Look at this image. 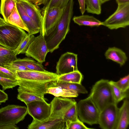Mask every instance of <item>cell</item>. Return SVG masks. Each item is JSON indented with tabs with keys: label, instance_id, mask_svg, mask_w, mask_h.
<instances>
[{
	"label": "cell",
	"instance_id": "cell-6",
	"mask_svg": "<svg viewBox=\"0 0 129 129\" xmlns=\"http://www.w3.org/2000/svg\"><path fill=\"white\" fill-rule=\"evenodd\" d=\"M129 25V3L118 4L115 12L104 21L102 25L110 29L125 28Z\"/></svg>",
	"mask_w": 129,
	"mask_h": 129
},
{
	"label": "cell",
	"instance_id": "cell-20",
	"mask_svg": "<svg viewBox=\"0 0 129 129\" xmlns=\"http://www.w3.org/2000/svg\"><path fill=\"white\" fill-rule=\"evenodd\" d=\"M58 87L69 90L75 91L79 93L86 94L87 91L81 83H74L56 81L52 82L49 87Z\"/></svg>",
	"mask_w": 129,
	"mask_h": 129
},
{
	"label": "cell",
	"instance_id": "cell-9",
	"mask_svg": "<svg viewBox=\"0 0 129 129\" xmlns=\"http://www.w3.org/2000/svg\"><path fill=\"white\" fill-rule=\"evenodd\" d=\"M119 108L115 103L111 104L100 112L98 124L103 129H116Z\"/></svg>",
	"mask_w": 129,
	"mask_h": 129
},
{
	"label": "cell",
	"instance_id": "cell-18",
	"mask_svg": "<svg viewBox=\"0 0 129 129\" xmlns=\"http://www.w3.org/2000/svg\"><path fill=\"white\" fill-rule=\"evenodd\" d=\"M16 6L22 19L28 30V34L34 35L39 32V28L28 16L20 3L17 1L16 2Z\"/></svg>",
	"mask_w": 129,
	"mask_h": 129
},
{
	"label": "cell",
	"instance_id": "cell-36",
	"mask_svg": "<svg viewBox=\"0 0 129 129\" xmlns=\"http://www.w3.org/2000/svg\"><path fill=\"white\" fill-rule=\"evenodd\" d=\"M0 77L14 80L19 79L15 73L4 67L0 66Z\"/></svg>",
	"mask_w": 129,
	"mask_h": 129
},
{
	"label": "cell",
	"instance_id": "cell-3",
	"mask_svg": "<svg viewBox=\"0 0 129 129\" xmlns=\"http://www.w3.org/2000/svg\"><path fill=\"white\" fill-rule=\"evenodd\" d=\"M24 30L8 23L0 26V45L13 50L27 35Z\"/></svg>",
	"mask_w": 129,
	"mask_h": 129
},
{
	"label": "cell",
	"instance_id": "cell-12",
	"mask_svg": "<svg viewBox=\"0 0 129 129\" xmlns=\"http://www.w3.org/2000/svg\"><path fill=\"white\" fill-rule=\"evenodd\" d=\"M56 69L58 76L78 70L77 54L69 52L62 54L57 62Z\"/></svg>",
	"mask_w": 129,
	"mask_h": 129
},
{
	"label": "cell",
	"instance_id": "cell-15",
	"mask_svg": "<svg viewBox=\"0 0 129 129\" xmlns=\"http://www.w3.org/2000/svg\"><path fill=\"white\" fill-rule=\"evenodd\" d=\"M26 12L40 29V33H42V29L43 17L42 13L38 6L27 0H17Z\"/></svg>",
	"mask_w": 129,
	"mask_h": 129
},
{
	"label": "cell",
	"instance_id": "cell-11",
	"mask_svg": "<svg viewBox=\"0 0 129 129\" xmlns=\"http://www.w3.org/2000/svg\"><path fill=\"white\" fill-rule=\"evenodd\" d=\"M26 105L28 113L33 119L42 121L49 118L50 114L51 105L46 101H35Z\"/></svg>",
	"mask_w": 129,
	"mask_h": 129
},
{
	"label": "cell",
	"instance_id": "cell-32",
	"mask_svg": "<svg viewBox=\"0 0 129 129\" xmlns=\"http://www.w3.org/2000/svg\"><path fill=\"white\" fill-rule=\"evenodd\" d=\"M70 0H49L47 3L42 9V12L53 8H58L63 9Z\"/></svg>",
	"mask_w": 129,
	"mask_h": 129
},
{
	"label": "cell",
	"instance_id": "cell-22",
	"mask_svg": "<svg viewBox=\"0 0 129 129\" xmlns=\"http://www.w3.org/2000/svg\"><path fill=\"white\" fill-rule=\"evenodd\" d=\"M13 62L22 65L30 70L46 71L42 63L31 58L25 57L17 58Z\"/></svg>",
	"mask_w": 129,
	"mask_h": 129
},
{
	"label": "cell",
	"instance_id": "cell-37",
	"mask_svg": "<svg viewBox=\"0 0 129 129\" xmlns=\"http://www.w3.org/2000/svg\"><path fill=\"white\" fill-rule=\"evenodd\" d=\"M4 67L14 73L16 71L30 70L22 65L12 62L6 64Z\"/></svg>",
	"mask_w": 129,
	"mask_h": 129
},
{
	"label": "cell",
	"instance_id": "cell-39",
	"mask_svg": "<svg viewBox=\"0 0 129 129\" xmlns=\"http://www.w3.org/2000/svg\"><path fill=\"white\" fill-rule=\"evenodd\" d=\"M7 94L3 90L0 89V104L5 102L8 100Z\"/></svg>",
	"mask_w": 129,
	"mask_h": 129
},
{
	"label": "cell",
	"instance_id": "cell-23",
	"mask_svg": "<svg viewBox=\"0 0 129 129\" xmlns=\"http://www.w3.org/2000/svg\"><path fill=\"white\" fill-rule=\"evenodd\" d=\"M46 93L51 94L55 97L63 98H75L78 95V93L75 91L54 86L49 87Z\"/></svg>",
	"mask_w": 129,
	"mask_h": 129
},
{
	"label": "cell",
	"instance_id": "cell-41",
	"mask_svg": "<svg viewBox=\"0 0 129 129\" xmlns=\"http://www.w3.org/2000/svg\"><path fill=\"white\" fill-rule=\"evenodd\" d=\"M78 1L80 12L81 14L83 15L86 10L85 0H78Z\"/></svg>",
	"mask_w": 129,
	"mask_h": 129
},
{
	"label": "cell",
	"instance_id": "cell-17",
	"mask_svg": "<svg viewBox=\"0 0 129 129\" xmlns=\"http://www.w3.org/2000/svg\"><path fill=\"white\" fill-rule=\"evenodd\" d=\"M129 124V102L128 99L124 101L119 109L116 129H126Z\"/></svg>",
	"mask_w": 129,
	"mask_h": 129
},
{
	"label": "cell",
	"instance_id": "cell-16",
	"mask_svg": "<svg viewBox=\"0 0 129 129\" xmlns=\"http://www.w3.org/2000/svg\"><path fill=\"white\" fill-rule=\"evenodd\" d=\"M65 122L62 119H48L42 121L33 119L28 125V129H66Z\"/></svg>",
	"mask_w": 129,
	"mask_h": 129
},
{
	"label": "cell",
	"instance_id": "cell-4",
	"mask_svg": "<svg viewBox=\"0 0 129 129\" xmlns=\"http://www.w3.org/2000/svg\"><path fill=\"white\" fill-rule=\"evenodd\" d=\"M77 107L81 121L90 125L98 124L100 112L89 96L80 101Z\"/></svg>",
	"mask_w": 129,
	"mask_h": 129
},
{
	"label": "cell",
	"instance_id": "cell-1",
	"mask_svg": "<svg viewBox=\"0 0 129 129\" xmlns=\"http://www.w3.org/2000/svg\"><path fill=\"white\" fill-rule=\"evenodd\" d=\"M74 4L73 0H70L64 8L58 23L44 35L49 52L50 53L59 48L70 30Z\"/></svg>",
	"mask_w": 129,
	"mask_h": 129
},
{
	"label": "cell",
	"instance_id": "cell-10",
	"mask_svg": "<svg viewBox=\"0 0 129 129\" xmlns=\"http://www.w3.org/2000/svg\"><path fill=\"white\" fill-rule=\"evenodd\" d=\"M76 102L74 99L68 98L55 96L50 103L51 110L48 119H63L67 112Z\"/></svg>",
	"mask_w": 129,
	"mask_h": 129
},
{
	"label": "cell",
	"instance_id": "cell-5",
	"mask_svg": "<svg viewBox=\"0 0 129 129\" xmlns=\"http://www.w3.org/2000/svg\"><path fill=\"white\" fill-rule=\"evenodd\" d=\"M28 113L27 107L11 105L0 109V126L15 125L23 120Z\"/></svg>",
	"mask_w": 129,
	"mask_h": 129
},
{
	"label": "cell",
	"instance_id": "cell-38",
	"mask_svg": "<svg viewBox=\"0 0 129 129\" xmlns=\"http://www.w3.org/2000/svg\"><path fill=\"white\" fill-rule=\"evenodd\" d=\"M66 129H89L90 128H88L85 126L83 122L79 119L71 122L66 125Z\"/></svg>",
	"mask_w": 129,
	"mask_h": 129
},
{
	"label": "cell",
	"instance_id": "cell-30",
	"mask_svg": "<svg viewBox=\"0 0 129 129\" xmlns=\"http://www.w3.org/2000/svg\"><path fill=\"white\" fill-rule=\"evenodd\" d=\"M18 93L17 97V99L23 102L26 105L35 101H46L45 98L33 94L23 92Z\"/></svg>",
	"mask_w": 129,
	"mask_h": 129
},
{
	"label": "cell",
	"instance_id": "cell-43",
	"mask_svg": "<svg viewBox=\"0 0 129 129\" xmlns=\"http://www.w3.org/2000/svg\"><path fill=\"white\" fill-rule=\"evenodd\" d=\"M116 1L118 5L129 3V0H116Z\"/></svg>",
	"mask_w": 129,
	"mask_h": 129
},
{
	"label": "cell",
	"instance_id": "cell-24",
	"mask_svg": "<svg viewBox=\"0 0 129 129\" xmlns=\"http://www.w3.org/2000/svg\"><path fill=\"white\" fill-rule=\"evenodd\" d=\"M16 2L14 0H1L0 13L7 23L8 17L16 6Z\"/></svg>",
	"mask_w": 129,
	"mask_h": 129
},
{
	"label": "cell",
	"instance_id": "cell-44",
	"mask_svg": "<svg viewBox=\"0 0 129 129\" xmlns=\"http://www.w3.org/2000/svg\"><path fill=\"white\" fill-rule=\"evenodd\" d=\"M7 23L4 19L0 17V26L5 24Z\"/></svg>",
	"mask_w": 129,
	"mask_h": 129
},
{
	"label": "cell",
	"instance_id": "cell-2",
	"mask_svg": "<svg viewBox=\"0 0 129 129\" xmlns=\"http://www.w3.org/2000/svg\"><path fill=\"white\" fill-rule=\"evenodd\" d=\"M89 96L100 112L109 105L116 104L111 85L107 80L102 79L96 82L92 87Z\"/></svg>",
	"mask_w": 129,
	"mask_h": 129
},
{
	"label": "cell",
	"instance_id": "cell-26",
	"mask_svg": "<svg viewBox=\"0 0 129 129\" xmlns=\"http://www.w3.org/2000/svg\"><path fill=\"white\" fill-rule=\"evenodd\" d=\"M17 58L13 50L7 49L0 45V66H4L11 62Z\"/></svg>",
	"mask_w": 129,
	"mask_h": 129
},
{
	"label": "cell",
	"instance_id": "cell-28",
	"mask_svg": "<svg viewBox=\"0 0 129 129\" xmlns=\"http://www.w3.org/2000/svg\"><path fill=\"white\" fill-rule=\"evenodd\" d=\"M35 37L34 35L27 34L17 48L13 50L15 55L16 56L20 54L25 53Z\"/></svg>",
	"mask_w": 129,
	"mask_h": 129
},
{
	"label": "cell",
	"instance_id": "cell-31",
	"mask_svg": "<svg viewBox=\"0 0 129 129\" xmlns=\"http://www.w3.org/2000/svg\"><path fill=\"white\" fill-rule=\"evenodd\" d=\"M77 103H75L69 109L64 116L63 120L66 125L70 122L75 121L79 119L77 107Z\"/></svg>",
	"mask_w": 129,
	"mask_h": 129
},
{
	"label": "cell",
	"instance_id": "cell-29",
	"mask_svg": "<svg viewBox=\"0 0 129 129\" xmlns=\"http://www.w3.org/2000/svg\"><path fill=\"white\" fill-rule=\"evenodd\" d=\"M85 10L88 13L99 15L101 12L100 0H85Z\"/></svg>",
	"mask_w": 129,
	"mask_h": 129
},
{
	"label": "cell",
	"instance_id": "cell-42",
	"mask_svg": "<svg viewBox=\"0 0 129 129\" xmlns=\"http://www.w3.org/2000/svg\"><path fill=\"white\" fill-rule=\"evenodd\" d=\"M19 128L15 125H8L0 126V129H18Z\"/></svg>",
	"mask_w": 129,
	"mask_h": 129
},
{
	"label": "cell",
	"instance_id": "cell-8",
	"mask_svg": "<svg viewBox=\"0 0 129 129\" xmlns=\"http://www.w3.org/2000/svg\"><path fill=\"white\" fill-rule=\"evenodd\" d=\"M44 36L40 34L35 37L25 52V55L31 57L42 63L45 61L46 56L49 52Z\"/></svg>",
	"mask_w": 129,
	"mask_h": 129
},
{
	"label": "cell",
	"instance_id": "cell-40",
	"mask_svg": "<svg viewBox=\"0 0 129 129\" xmlns=\"http://www.w3.org/2000/svg\"><path fill=\"white\" fill-rule=\"evenodd\" d=\"M38 6L41 5H45L46 4L49 0H27Z\"/></svg>",
	"mask_w": 129,
	"mask_h": 129
},
{
	"label": "cell",
	"instance_id": "cell-14",
	"mask_svg": "<svg viewBox=\"0 0 129 129\" xmlns=\"http://www.w3.org/2000/svg\"><path fill=\"white\" fill-rule=\"evenodd\" d=\"M63 9L53 8L42 13V29L41 34L44 36L58 23L63 12Z\"/></svg>",
	"mask_w": 129,
	"mask_h": 129
},
{
	"label": "cell",
	"instance_id": "cell-33",
	"mask_svg": "<svg viewBox=\"0 0 129 129\" xmlns=\"http://www.w3.org/2000/svg\"><path fill=\"white\" fill-rule=\"evenodd\" d=\"M110 83L111 85L113 97L116 104H117L120 101L128 97V95L127 94V91L124 92L121 91L115 85Z\"/></svg>",
	"mask_w": 129,
	"mask_h": 129
},
{
	"label": "cell",
	"instance_id": "cell-27",
	"mask_svg": "<svg viewBox=\"0 0 129 129\" xmlns=\"http://www.w3.org/2000/svg\"><path fill=\"white\" fill-rule=\"evenodd\" d=\"M25 30L28 32V30L23 22L16 6L8 17V22Z\"/></svg>",
	"mask_w": 129,
	"mask_h": 129
},
{
	"label": "cell",
	"instance_id": "cell-45",
	"mask_svg": "<svg viewBox=\"0 0 129 129\" xmlns=\"http://www.w3.org/2000/svg\"><path fill=\"white\" fill-rule=\"evenodd\" d=\"M110 0H100L101 4H103Z\"/></svg>",
	"mask_w": 129,
	"mask_h": 129
},
{
	"label": "cell",
	"instance_id": "cell-21",
	"mask_svg": "<svg viewBox=\"0 0 129 129\" xmlns=\"http://www.w3.org/2000/svg\"><path fill=\"white\" fill-rule=\"evenodd\" d=\"M73 20L79 25H85L90 27L99 26L102 25V22L93 16L83 15L75 16Z\"/></svg>",
	"mask_w": 129,
	"mask_h": 129
},
{
	"label": "cell",
	"instance_id": "cell-7",
	"mask_svg": "<svg viewBox=\"0 0 129 129\" xmlns=\"http://www.w3.org/2000/svg\"><path fill=\"white\" fill-rule=\"evenodd\" d=\"M15 73L19 79L42 83H50L56 81L58 76L56 73L47 71H16Z\"/></svg>",
	"mask_w": 129,
	"mask_h": 129
},
{
	"label": "cell",
	"instance_id": "cell-25",
	"mask_svg": "<svg viewBox=\"0 0 129 129\" xmlns=\"http://www.w3.org/2000/svg\"><path fill=\"white\" fill-rule=\"evenodd\" d=\"M83 76L78 70L58 76L57 81L69 83H81Z\"/></svg>",
	"mask_w": 129,
	"mask_h": 129
},
{
	"label": "cell",
	"instance_id": "cell-19",
	"mask_svg": "<svg viewBox=\"0 0 129 129\" xmlns=\"http://www.w3.org/2000/svg\"><path fill=\"white\" fill-rule=\"evenodd\" d=\"M105 55L106 59L116 62L121 66L124 65L127 60L125 53L120 49L115 47L109 48Z\"/></svg>",
	"mask_w": 129,
	"mask_h": 129
},
{
	"label": "cell",
	"instance_id": "cell-35",
	"mask_svg": "<svg viewBox=\"0 0 129 129\" xmlns=\"http://www.w3.org/2000/svg\"><path fill=\"white\" fill-rule=\"evenodd\" d=\"M0 84L2 87L3 90H4L18 85V80H14L0 77Z\"/></svg>",
	"mask_w": 129,
	"mask_h": 129
},
{
	"label": "cell",
	"instance_id": "cell-46",
	"mask_svg": "<svg viewBox=\"0 0 129 129\" xmlns=\"http://www.w3.org/2000/svg\"><path fill=\"white\" fill-rule=\"evenodd\" d=\"M14 0L15 1H16L17 0Z\"/></svg>",
	"mask_w": 129,
	"mask_h": 129
},
{
	"label": "cell",
	"instance_id": "cell-34",
	"mask_svg": "<svg viewBox=\"0 0 129 129\" xmlns=\"http://www.w3.org/2000/svg\"><path fill=\"white\" fill-rule=\"evenodd\" d=\"M109 82L121 91L127 92L129 88V75L120 78L117 82L112 81H109Z\"/></svg>",
	"mask_w": 129,
	"mask_h": 129
},
{
	"label": "cell",
	"instance_id": "cell-13",
	"mask_svg": "<svg viewBox=\"0 0 129 129\" xmlns=\"http://www.w3.org/2000/svg\"><path fill=\"white\" fill-rule=\"evenodd\" d=\"M19 87L17 89L19 92H25L33 94L45 98L50 83H40L18 79Z\"/></svg>",
	"mask_w": 129,
	"mask_h": 129
}]
</instances>
